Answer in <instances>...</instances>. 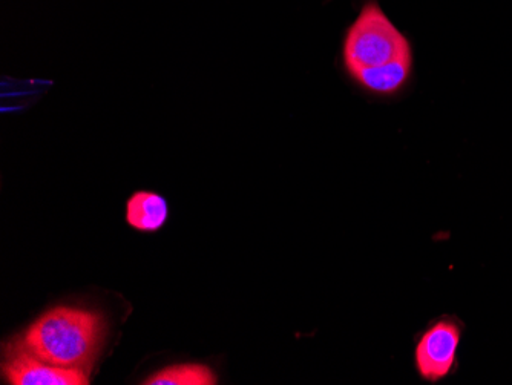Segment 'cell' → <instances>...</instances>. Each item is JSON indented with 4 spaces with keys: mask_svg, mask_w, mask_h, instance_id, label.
<instances>
[{
    "mask_svg": "<svg viewBox=\"0 0 512 385\" xmlns=\"http://www.w3.org/2000/svg\"><path fill=\"white\" fill-rule=\"evenodd\" d=\"M103 318L91 310L56 307L25 332L23 349L53 366L85 369L96 356Z\"/></svg>",
    "mask_w": 512,
    "mask_h": 385,
    "instance_id": "cell-1",
    "label": "cell"
},
{
    "mask_svg": "<svg viewBox=\"0 0 512 385\" xmlns=\"http://www.w3.org/2000/svg\"><path fill=\"white\" fill-rule=\"evenodd\" d=\"M168 217V203L165 198L154 192H135L126 203V221L137 231H160L168 221Z\"/></svg>",
    "mask_w": 512,
    "mask_h": 385,
    "instance_id": "cell-5",
    "label": "cell"
},
{
    "mask_svg": "<svg viewBox=\"0 0 512 385\" xmlns=\"http://www.w3.org/2000/svg\"><path fill=\"white\" fill-rule=\"evenodd\" d=\"M407 56H411V47L404 34L394 27L378 4L365 5L345 37L344 60L348 73L355 76L359 71Z\"/></svg>",
    "mask_w": 512,
    "mask_h": 385,
    "instance_id": "cell-2",
    "label": "cell"
},
{
    "mask_svg": "<svg viewBox=\"0 0 512 385\" xmlns=\"http://www.w3.org/2000/svg\"><path fill=\"white\" fill-rule=\"evenodd\" d=\"M460 341V329L450 321L433 324L419 339L414 352L416 369L422 378L436 382L450 373Z\"/></svg>",
    "mask_w": 512,
    "mask_h": 385,
    "instance_id": "cell-3",
    "label": "cell"
},
{
    "mask_svg": "<svg viewBox=\"0 0 512 385\" xmlns=\"http://www.w3.org/2000/svg\"><path fill=\"white\" fill-rule=\"evenodd\" d=\"M145 385H215L217 375L203 364H178L154 373L142 382Z\"/></svg>",
    "mask_w": 512,
    "mask_h": 385,
    "instance_id": "cell-7",
    "label": "cell"
},
{
    "mask_svg": "<svg viewBox=\"0 0 512 385\" xmlns=\"http://www.w3.org/2000/svg\"><path fill=\"white\" fill-rule=\"evenodd\" d=\"M411 63H413V56L401 57V59L393 60L387 65L359 71L353 77L373 93H396L410 77Z\"/></svg>",
    "mask_w": 512,
    "mask_h": 385,
    "instance_id": "cell-6",
    "label": "cell"
},
{
    "mask_svg": "<svg viewBox=\"0 0 512 385\" xmlns=\"http://www.w3.org/2000/svg\"><path fill=\"white\" fill-rule=\"evenodd\" d=\"M4 373L13 385H88L85 369L53 366L20 347L7 362Z\"/></svg>",
    "mask_w": 512,
    "mask_h": 385,
    "instance_id": "cell-4",
    "label": "cell"
}]
</instances>
